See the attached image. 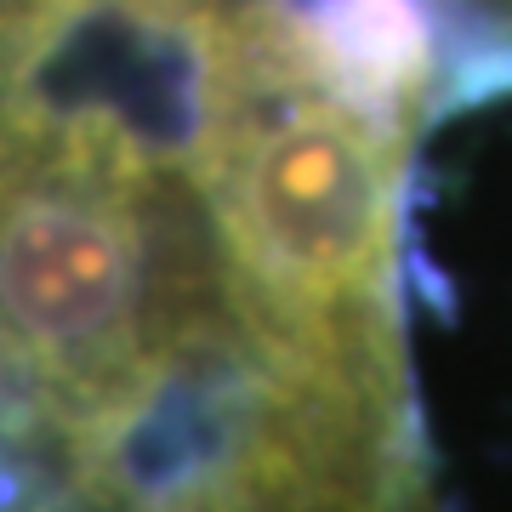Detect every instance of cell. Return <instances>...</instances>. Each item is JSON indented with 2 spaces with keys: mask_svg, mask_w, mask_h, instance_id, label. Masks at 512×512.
I'll list each match as a JSON object with an SVG mask.
<instances>
[{
  "mask_svg": "<svg viewBox=\"0 0 512 512\" xmlns=\"http://www.w3.org/2000/svg\"><path fill=\"white\" fill-rule=\"evenodd\" d=\"M200 183L245 325L296 370L404 399V126L325 92L268 0L222 12L217 120Z\"/></svg>",
  "mask_w": 512,
  "mask_h": 512,
  "instance_id": "cell-1",
  "label": "cell"
},
{
  "mask_svg": "<svg viewBox=\"0 0 512 512\" xmlns=\"http://www.w3.org/2000/svg\"><path fill=\"white\" fill-rule=\"evenodd\" d=\"M308 74L370 120L410 131L439 69L433 0H268Z\"/></svg>",
  "mask_w": 512,
  "mask_h": 512,
  "instance_id": "cell-2",
  "label": "cell"
}]
</instances>
